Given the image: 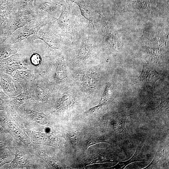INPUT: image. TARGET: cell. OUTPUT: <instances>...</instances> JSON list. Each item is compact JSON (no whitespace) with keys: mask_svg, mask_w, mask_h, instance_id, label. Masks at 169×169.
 <instances>
[{"mask_svg":"<svg viewBox=\"0 0 169 169\" xmlns=\"http://www.w3.org/2000/svg\"><path fill=\"white\" fill-rule=\"evenodd\" d=\"M22 42L23 45L17 53L22 55L28 69L37 74H45L47 50L46 44L40 39H33L31 36Z\"/></svg>","mask_w":169,"mask_h":169,"instance_id":"6da1fadb","label":"cell"},{"mask_svg":"<svg viewBox=\"0 0 169 169\" xmlns=\"http://www.w3.org/2000/svg\"><path fill=\"white\" fill-rule=\"evenodd\" d=\"M36 18L35 15H26L13 11L0 26V43L9 38L17 29Z\"/></svg>","mask_w":169,"mask_h":169,"instance_id":"7a4b0ae2","label":"cell"},{"mask_svg":"<svg viewBox=\"0 0 169 169\" xmlns=\"http://www.w3.org/2000/svg\"><path fill=\"white\" fill-rule=\"evenodd\" d=\"M56 23L55 19L42 27L37 32L31 37L33 40H42L51 49L61 50L62 39Z\"/></svg>","mask_w":169,"mask_h":169,"instance_id":"3957f363","label":"cell"},{"mask_svg":"<svg viewBox=\"0 0 169 169\" xmlns=\"http://www.w3.org/2000/svg\"><path fill=\"white\" fill-rule=\"evenodd\" d=\"M54 19L52 17L43 18H37L17 29L5 41L11 44L21 42L36 33L42 27Z\"/></svg>","mask_w":169,"mask_h":169,"instance_id":"277c9868","label":"cell"},{"mask_svg":"<svg viewBox=\"0 0 169 169\" xmlns=\"http://www.w3.org/2000/svg\"><path fill=\"white\" fill-rule=\"evenodd\" d=\"M134 114L123 111L111 113L104 117L103 123L110 131L120 138L126 139L128 138V134L125 128L126 121L129 116Z\"/></svg>","mask_w":169,"mask_h":169,"instance_id":"5b68a950","label":"cell"},{"mask_svg":"<svg viewBox=\"0 0 169 169\" xmlns=\"http://www.w3.org/2000/svg\"><path fill=\"white\" fill-rule=\"evenodd\" d=\"M45 74H36L30 89L31 98L34 100L47 103L52 93V86Z\"/></svg>","mask_w":169,"mask_h":169,"instance_id":"8992f818","label":"cell"},{"mask_svg":"<svg viewBox=\"0 0 169 169\" xmlns=\"http://www.w3.org/2000/svg\"><path fill=\"white\" fill-rule=\"evenodd\" d=\"M164 75L157 72L152 65L146 64L143 65L142 70L138 77L131 79L132 85L140 84L146 89H151L156 82L162 78Z\"/></svg>","mask_w":169,"mask_h":169,"instance_id":"52a82bcc","label":"cell"},{"mask_svg":"<svg viewBox=\"0 0 169 169\" xmlns=\"http://www.w3.org/2000/svg\"><path fill=\"white\" fill-rule=\"evenodd\" d=\"M36 74L30 69L16 70L15 74L13 76V79L18 95L30 90Z\"/></svg>","mask_w":169,"mask_h":169,"instance_id":"ba28073f","label":"cell"},{"mask_svg":"<svg viewBox=\"0 0 169 169\" xmlns=\"http://www.w3.org/2000/svg\"><path fill=\"white\" fill-rule=\"evenodd\" d=\"M21 69H27L28 67L20 53H17L0 60V73H5L13 76L12 73L14 71Z\"/></svg>","mask_w":169,"mask_h":169,"instance_id":"9c48e42d","label":"cell"},{"mask_svg":"<svg viewBox=\"0 0 169 169\" xmlns=\"http://www.w3.org/2000/svg\"><path fill=\"white\" fill-rule=\"evenodd\" d=\"M66 4L64 1L59 17L54 18L62 31L67 35L72 36L74 33V28L71 15L67 10Z\"/></svg>","mask_w":169,"mask_h":169,"instance_id":"30bf717a","label":"cell"},{"mask_svg":"<svg viewBox=\"0 0 169 169\" xmlns=\"http://www.w3.org/2000/svg\"><path fill=\"white\" fill-rule=\"evenodd\" d=\"M25 131L30 135L33 141L37 143L54 147H57L59 146L57 140L53 135L30 130Z\"/></svg>","mask_w":169,"mask_h":169,"instance_id":"8fae6325","label":"cell"},{"mask_svg":"<svg viewBox=\"0 0 169 169\" xmlns=\"http://www.w3.org/2000/svg\"><path fill=\"white\" fill-rule=\"evenodd\" d=\"M0 87L4 93L9 97L18 95L14 87L13 76L5 73H0Z\"/></svg>","mask_w":169,"mask_h":169,"instance_id":"7c38bea8","label":"cell"},{"mask_svg":"<svg viewBox=\"0 0 169 169\" xmlns=\"http://www.w3.org/2000/svg\"><path fill=\"white\" fill-rule=\"evenodd\" d=\"M55 66L54 79L58 83L65 79L68 75L66 64L64 57H58L54 61Z\"/></svg>","mask_w":169,"mask_h":169,"instance_id":"4fadbf2b","label":"cell"},{"mask_svg":"<svg viewBox=\"0 0 169 169\" xmlns=\"http://www.w3.org/2000/svg\"><path fill=\"white\" fill-rule=\"evenodd\" d=\"M31 98L30 91H23L17 96L9 97L2 100L3 102L12 109L18 108L28 99Z\"/></svg>","mask_w":169,"mask_h":169,"instance_id":"5bb4252c","label":"cell"},{"mask_svg":"<svg viewBox=\"0 0 169 169\" xmlns=\"http://www.w3.org/2000/svg\"><path fill=\"white\" fill-rule=\"evenodd\" d=\"M79 7L82 15L94 28L93 24V6L90 0H71Z\"/></svg>","mask_w":169,"mask_h":169,"instance_id":"9a60e30c","label":"cell"},{"mask_svg":"<svg viewBox=\"0 0 169 169\" xmlns=\"http://www.w3.org/2000/svg\"><path fill=\"white\" fill-rule=\"evenodd\" d=\"M143 145V143L140 144L137 146L135 153L129 160L125 161H120L115 166L108 169H124L128 164L136 161H142L146 160L145 155L142 154L141 149Z\"/></svg>","mask_w":169,"mask_h":169,"instance_id":"2e32d148","label":"cell"},{"mask_svg":"<svg viewBox=\"0 0 169 169\" xmlns=\"http://www.w3.org/2000/svg\"><path fill=\"white\" fill-rule=\"evenodd\" d=\"M22 45V42L13 44H8L5 41L0 43V60L17 53Z\"/></svg>","mask_w":169,"mask_h":169,"instance_id":"e0dca14e","label":"cell"},{"mask_svg":"<svg viewBox=\"0 0 169 169\" xmlns=\"http://www.w3.org/2000/svg\"><path fill=\"white\" fill-rule=\"evenodd\" d=\"M74 103V99L72 95L68 92H65L58 99L54 110L57 111L68 109L72 107Z\"/></svg>","mask_w":169,"mask_h":169,"instance_id":"ac0fdd59","label":"cell"},{"mask_svg":"<svg viewBox=\"0 0 169 169\" xmlns=\"http://www.w3.org/2000/svg\"><path fill=\"white\" fill-rule=\"evenodd\" d=\"M151 114L155 116L168 118L169 99L167 96H162L161 103L152 110Z\"/></svg>","mask_w":169,"mask_h":169,"instance_id":"d6986e66","label":"cell"},{"mask_svg":"<svg viewBox=\"0 0 169 169\" xmlns=\"http://www.w3.org/2000/svg\"><path fill=\"white\" fill-rule=\"evenodd\" d=\"M13 0H0V26L13 11Z\"/></svg>","mask_w":169,"mask_h":169,"instance_id":"ffe728a7","label":"cell"},{"mask_svg":"<svg viewBox=\"0 0 169 169\" xmlns=\"http://www.w3.org/2000/svg\"><path fill=\"white\" fill-rule=\"evenodd\" d=\"M24 108L23 110L24 112L33 117L36 122L43 125L47 123L48 119L46 115L44 113L42 110L39 109L38 107L33 109Z\"/></svg>","mask_w":169,"mask_h":169,"instance_id":"44dd1931","label":"cell"},{"mask_svg":"<svg viewBox=\"0 0 169 169\" xmlns=\"http://www.w3.org/2000/svg\"><path fill=\"white\" fill-rule=\"evenodd\" d=\"M92 50V44L88 42L86 43L78 50L74 59L79 62H84L90 57Z\"/></svg>","mask_w":169,"mask_h":169,"instance_id":"7402d4cb","label":"cell"},{"mask_svg":"<svg viewBox=\"0 0 169 169\" xmlns=\"http://www.w3.org/2000/svg\"><path fill=\"white\" fill-rule=\"evenodd\" d=\"M105 142L112 144V141L110 138L105 135H95L90 136L85 141V146L86 149L90 146L96 143Z\"/></svg>","mask_w":169,"mask_h":169,"instance_id":"603a6c76","label":"cell"},{"mask_svg":"<svg viewBox=\"0 0 169 169\" xmlns=\"http://www.w3.org/2000/svg\"><path fill=\"white\" fill-rule=\"evenodd\" d=\"M97 77V74L92 73L84 74L82 77V81L84 86L88 89L94 88L96 84Z\"/></svg>","mask_w":169,"mask_h":169,"instance_id":"cb8c5ba5","label":"cell"},{"mask_svg":"<svg viewBox=\"0 0 169 169\" xmlns=\"http://www.w3.org/2000/svg\"><path fill=\"white\" fill-rule=\"evenodd\" d=\"M39 156L44 160L49 166L53 168H62V167L55 159L47 155L43 152H40L38 153Z\"/></svg>","mask_w":169,"mask_h":169,"instance_id":"d4e9b609","label":"cell"},{"mask_svg":"<svg viewBox=\"0 0 169 169\" xmlns=\"http://www.w3.org/2000/svg\"><path fill=\"white\" fill-rule=\"evenodd\" d=\"M165 156L164 149H158L157 151L155 156L152 162L144 169L152 168L159 161L164 158Z\"/></svg>","mask_w":169,"mask_h":169,"instance_id":"484cf974","label":"cell"},{"mask_svg":"<svg viewBox=\"0 0 169 169\" xmlns=\"http://www.w3.org/2000/svg\"><path fill=\"white\" fill-rule=\"evenodd\" d=\"M112 93V90L110 84H108L105 88L99 103L107 102L111 97Z\"/></svg>","mask_w":169,"mask_h":169,"instance_id":"4316f807","label":"cell"},{"mask_svg":"<svg viewBox=\"0 0 169 169\" xmlns=\"http://www.w3.org/2000/svg\"><path fill=\"white\" fill-rule=\"evenodd\" d=\"M10 128L13 134L17 137L25 142V136L22 131L15 125H10Z\"/></svg>","mask_w":169,"mask_h":169,"instance_id":"83f0119b","label":"cell"},{"mask_svg":"<svg viewBox=\"0 0 169 169\" xmlns=\"http://www.w3.org/2000/svg\"><path fill=\"white\" fill-rule=\"evenodd\" d=\"M107 102L99 103L98 105L93 107L87 111L85 114L87 115H94L101 112L107 105Z\"/></svg>","mask_w":169,"mask_h":169,"instance_id":"f1b7e54d","label":"cell"},{"mask_svg":"<svg viewBox=\"0 0 169 169\" xmlns=\"http://www.w3.org/2000/svg\"><path fill=\"white\" fill-rule=\"evenodd\" d=\"M64 138L69 143L72 144L76 143L78 141V137L74 133L71 131H68L64 134Z\"/></svg>","mask_w":169,"mask_h":169,"instance_id":"f546056e","label":"cell"},{"mask_svg":"<svg viewBox=\"0 0 169 169\" xmlns=\"http://www.w3.org/2000/svg\"><path fill=\"white\" fill-rule=\"evenodd\" d=\"M13 165L16 166L18 165H24L26 164V160L24 156L19 153L17 154L13 161Z\"/></svg>","mask_w":169,"mask_h":169,"instance_id":"4dcf8cb0","label":"cell"},{"mask_svg":"<svg viewBox=\"0 0 169 169\" xmlns=\"http://www.w3.org/2000/svg\"><path fill=\"white\" fill-rule=\"evenodd\" d=\"M9 97L4 93L0 87V99L6 100L9 98Z\"/></svg>","mask_w":169,"mask_h":169,"instance_id":"1f68e13d","label":"cell"},{"mask_svg":"<svg viewBox=\"0 0 169 169\" xmlns=\"http://www.w3.org/2000/svg\"><path fill=\"white\" fill-rule=\"evenodd\" d=\"M52 1L56 3L61 7L62 6L64 2L65 1L64 0H51Z\"/></svg>","mask_w":169,"mask_h":169,"instance_id":"d6a6232c","label":"cell"},{"mask_svg":"<svg viewBox=\"0 0 169 169\" xmlns=\"http://www.w3.org/2000/svg\"><path fill=\"white\" fill-rule=\"evenodd\" d=\"M3 110V109L0 108V110Z\"/></svg>","mask_w":169,"mask_h":169,"instance_id":"836d02e7","label":"cell"}]
</instances>
